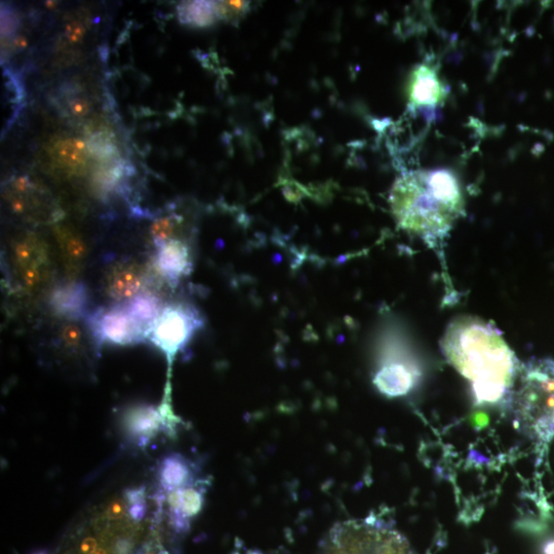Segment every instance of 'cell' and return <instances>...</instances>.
Instances as JSON below:
<instances>
[{"mask_svg":"<svg viewBox=\"0 0 554 554\" xmlns=\"http://www.w3.org/2000/svg\"><path fill=\"white\" fill-rule=\"evenodd\" d=\"M250 4L249 2H215L218 19L235 24L249 13Z\"/></svg>","mask_w":554,"mask_h":554,"instance_id":"19","label":"cell"},{"mask_svg":"<svg viewBox=\"0 0 554 554\" xmlns=\"http://www.w3.org/2000/svg\"><path fill=\"white\" fill-rule=\"evenodd\" d=\"M48 155L54 167L69 176L86 173L91 153L87 143L79 139H59L48 147Z\"/></svg>","mask_w":554,"mask_h":554,"instance_id":"13","label":"cell"},{"mask_svg":"<svg viewBox=\"0 0 554 554\" xmlns=\"http://www.w3.org/2000/svg\"><path fill=\"white\" fill-rule=\"evenodd\" d=\"M408 97L411 105L415 107L442 103L445 90L437 72L428 66L417 67L410 76Z\"/></svg>","mask_w":554,"mask_h":554,"instance_id":"15","label":"cell"},{"mask_svg":"<svg viewBox=\"0 0 554 554\" xmlns=\"http://www.w3.org/2000/svg\"><path fill=\"white\" fill-rule=\"evenodd\" d=\"M123 304L148 338L153 325L165 308L162 299L153 292L142 291Z\"/></svg>","mask_w":554,"mask_h":554,"instance_id":"16","label":"cell"},{"mask_svg":"<svg viewBox=\"0 0 554 554\" xmlns=\"http://www.w3.org/2000/svg\"><path fill=\"white\" fill-rule=\"evenodd\" d=\"M83 333L81 329L72 324L62 326L58 334V342L63 350L69 353H77L83 346Z\"/></svg>","mask_w":554,"mask_h":554,"instance_id":"20","label":"cell"},{"mask_svg":"<svg viewBox=\"0 0 554 554\" xmlns=\"http://www.w3.org/2000/svg\"><path fill=\"white\" fill-rule=\"evenodd\" d=\"M446 359L471 386L478 405H496L511 394L519 361L500 331L478 318H458L442 342Z\"/></svg>","mask_w":554,"mask_h":554,"instance_id":"1","label":"cell"},{"mask_svg":"<svg viewBox=\"0 0 554 554\" xmlns=\"http://www.w3.org/2000/svg\"><path fill=\"white\" fill-rule=\"evenodd\" d=\"M519 375L513 394L517 423L533 439L550 443L554 439V360H532Z\"/></svg>","mask_w":554,"mask_h":554,"instance_id":"3","label":"cell"},{"mask_svg":"<svg viewBox=\"0 0 554 554\" xmlns=\"http://www.w3.org/2000/svg\"><path fill=\"white\" fill-rule=\"evenodd\" d=\"M12 44L16 50L22 51L27 48L28 41L26 36H17Z\"/></svg>","mask_w":554,"mask_h":554,"instance_id":"25","label":"cell"},{"mask_svg":"<svg viewBox=\"0 0 554 554\" xmlns=\"http://www.w3.org/2000/svg\"><path fill=\"white\" fill-rule=\"evenodd\" d=\"M19 17L12 8L2 7V36L8 38L13 35L19 27Z\"/></svg>","mask_w":554,"mask_h":554,"instance_id":"22","label":"cell"},{"mask_svg":"<svg viewBox=\"0 0 554 554\" xmlns=\"http://www.w3.org/2000/svg\"><path fill=\"white\" fill-rule=\"evenodd\" d=\"M66 109L70 115L76 118H82L89 114L91 110L90 102L82 96L70 95L66 99Z\"/></svg>","mask_w":554,"mask_h":554,"instance_id":"21","label":"cell"},{"mask_svg":"<svg viewBox=\"0 0 554 554\" xmlns=\"http://www.w3.org/2000/svg\"><path fill=\"white\" fill-rule=\"evenodd\" d=\"M153 267L158 275L172 288L193 271V252L183 239L169 240L155 247Z\"/></svg>","mask_w":554,"mask_h":554,"instance_id":"10","label":"cell"},{"mask_svg":"<svg viewBox=\"0 0 554 554\" xmlns=\"http://www.w3.org/2000/svg\"><path fill=\"white\" fill-rule=\"evenodd\" d=\"M204 326L205 318L199 308L191 303L176 302L165 306L147 340L165 354L171 373L177 355Z\"/></svg>","mask_w":554,"mask_h":554,"instance_id":"5","label":"cell"},{"mask_svg":"<svg viewBox=\"0 0 554 554\" xmlns=\"http://www.w3.org/2000/svg\"><path fill=\"white\" fill-rule=\"evenodd\" d=\"M3 195L12 212L27 223L55 225L64 217L52 192L28 176L9 179L4 185Z\"/></svg>","mask_w":554,"mask_h":554,"instance_id":"6","label":"cell"},{"mask_svg":"<svg viewBox=\"0 0 554 554\" xmlns=\"http://www.w3.org/2000/svg\"><path fill=\"white\" fill-rule=\"evenodd\" d=\"M390 205L399 226L432 248L442 245L464 211L459 182L445 170L404 174L393 184Z\"/></svg>","mask_w":554,"mask_h":554,"instance_id":"2","label":"cell"},{"mask_svg":"<svg viewBox=\"0 0 554 554\" xmlns=\"http://www.w3.org/2000/svg\"><path fill=\"white\" fill-rule=\"evenodd\" d=\"M419 370L399 354H384L381 365L375 375L374 384L387 398H400L408 394L417 385Z\"/></svg>","mask_w":554,"mask_h":554,"instance_id":"9","label":"cell"},{"mask_svg":"<svg viewBox=\"0 0 554 554\" xmlns=\"http://www.w3.org/2000/svg\"><path fill=\"white\" fill-rule=\"evenodd\" d=\"M85 320L97 351L104 345L129 346L147 340L123 303L98 307Z\"/></svg>","mask_w":554,"mask_h":554,"instance_id":"8","label":"cell"},{"mask_svg":"<svg viewBox=\"0 0 554 554\" xmlns=\"http://www.w3.org/2000/svg\"><path fill=\"white\" fill-rule=\"evenodd\" d=\"M91 295L88 286L79 281H67L51 291L48 304L57 318L77 322L87 318Z\"/></svg>","mask_w":554,"mask_h":554,"instance_id":"12","label":"cell"},{"mask_svg":"<svg viewBox=\"0 0 554 554\" xmlns=\"http://www.w3.org/2000/svg\"><path fill=\"white\" fill-rule=\"evenodd\" d=\"M318 554H416L408 540L375 517L335 525Z\"/></svg>","mask_w":554,"mask_h":554,"instance_id":"4","label":"cell"},{"mask_svg":"<svg viewBox=\"0 0 554 554\" xmlns=\"http://www.w3.org/2000/svg\"><path fill=\"white\" fill-rule=\"evenodd\" d=\"M10 259L13 279L21 291H35L48 280L50 249L42 236L30 231L17 236L12 243Z\"/></svg>","mask_w":554,"mask_h":554,"instance_id":"7","label":"cell"},{"mask_svg":"<svg viewBox=\"0 0 554 554\" xmlns=\"http://www.w3.org/2000/svg\"><path fill=\"white\" fill-rule=\"evenodd\" d=\"M46 7L49 8V9H55L57 7V3L47 2Z\"/></svg>","mask_w":554,"mask_h":554,"instance_id":"26","label":"cell"},{"mask_svg":"<svg viewBox=\"0 0 554 554\" xmlns=\"http://www.w3.org/2000/svg\"><path fill=\"white\" fill-rule=\"evenodd\" d=\"M53 231L68 281H76V277L83 270L87 258V245L82 235L73 227L55 225Z\"/></svg>","mask_w":554,"mask_h":554,"instance_id":"14","label":"cell"},{"mask_svg":"<svg viewBox=\"0 0 554 554\" xmlns=\"http://www.w3.org/2000/svg\"><path fill=\"white\" fill-rule=\"evenodd\" d=\"M86 33L85 24L79 20H72L65 27V35L72 44L82 43Z\"/></svg>","mask_w":554,"mask_h":554,"instance_id":"23","label":"cell"},{"mask_svg":"<svg viewBox=\"0 0 554 554\" xmlns=\"http://www.w3.org/2000/svg\"><path fill=\"white\" fill-rule=\"evenodd\" d=\"M183 220L182 216L174 213L154 219L150 226V235L154 247L176 239L175 235L182 226Z\"/></svg>","mask_w":554,"mask_h":554,"instance_id":"18","label":"cell"},{"mask_svg":"<svg viewBox=\"0 0 554 554\" xmlns=\"http://www.w3.org/2000/svg\"><path fill=\"white\" fill-rule=\"evenodd\" d=\"M177 11L179 21L193 28H209L219 20L215 2H185Z\"/></svg>","mask_w":554,"mask_h":554,"instance_id":"17","label":"cell"},{"mask_svg":"<svg viewBox=\"0 0 554 554\" xmlns=\"http://www.w3.org/2000/svg\"><path fill=\"white\" fill-rule=\"evenodd\" d=\"M540 554H554V536L546 538L541 543Z\"/></svg>","mask_w":554,"mask_h":554,"instance_id":"24","label":"cell"},{"mask_svg":"<svg viewBox=\"0 0 554 554\" xmlns=\"http://www.w3.org/2000/svg\"><path fill=\"white\" fill-rule=\"evenodd\" d=\"M145 281L144 268L135 260L123 259L107 269L104 291L116 304L125 303L142 292Z\"/></svg>","mask_w":554,"mask_h":554,"instance_id":"11","label":"cell"}]
</instances>
